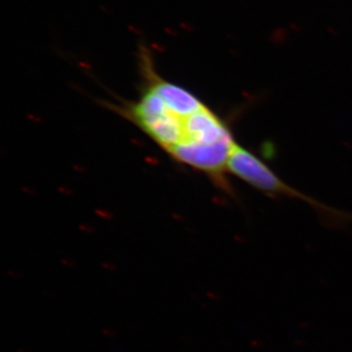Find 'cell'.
Instances as JSON below:
<instances>
[{
  "instance_id": "cell-1",
  "label": "cell",
  "mask_w": 352,
  "mask_h": 352,
  "mask_svg": "<svg viewBox=\"0 0 352 352\" xmlns=\"http://www.w3.org/2000/svg\"><path fill=\"white\" fill-rule=\"evenodd\" d=\"M138 96L113 110L176 163L208 176L228 191L229 160L237 146L226 120L196 94L160 75L151 50L138 47Z\"/></svg>"
},
{
  "instance_id": "cell-2",
  "label": "cell",
  "mask_w": 352,
  "mask_h": 352,
  "mask_svg": "<svg viewBox=\"0 0 352 352\" xmlns=\"http://www.w3.org/2000/svg\"><path fill=\"white\" fill-rule=\"evenodd\" d=\"M228 173L240 178L243 182L252 185L254 188L265 192V193L300 199V200L307 201L315 208H318L329 217H340L346 219V214L344 212H338L327 206L321 205L319 201H316L310 197L300 193L298 190L289 187V185L284 182L274 171L271 170L263 160L259 159L250 150L242 147L239 143L236 146L230 160H229Z\"/></svg>"
}]
</instances>
